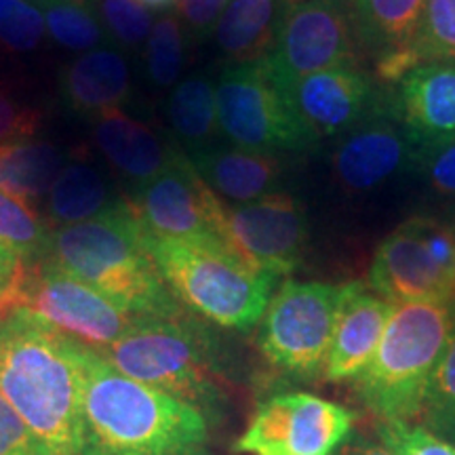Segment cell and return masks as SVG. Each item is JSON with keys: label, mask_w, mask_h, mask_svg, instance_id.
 I'll use <instances>...</instances> for the list:
<instances>
[{"label": "cell", "mask_w": 455, "mask_h": 455, "mask_svg": "<svg viewBox=\"0 0 455 455\" xmlns=\"http://www.w3.org/2000/svg\"><path fill=\"white\" fill-rule=\"evenodd\" d=\"M84 344L17 306L0 318V395L51 455H78Z\"/></svg>", "instance_id": "cell-1"}, {"label": "cell", "mask_w": 455, "mask_h": 455, "mask_svg": "<svg viewBox=\"0 0 455 455\" xmlns=\"http://www.w3.org/2000/svg\"><path fill=\"white\" fill-rule=\"evenodd\" d=\"M203 409L123 375L84 346L78 455H207Z\"/></svg>", "instance_id": "cell-2"}, {"label": "cell", "mask_w": 455, "mask_h": 455, "mask_svg": "<svg viewBox=\"0 0 455 455\" xmlns=\"http://www.w3.org/2000/svg\"><path fill=\"white\" fill-rule=\"evenodd\" d=\"M41 259L87 283L135 316H178L184 312L158 272L146 230L129 201L93 220L51 230Z\"/></svg>", "instance_id": "cell-3"}, {"label": "cell", "mask_w": 455, "mask_h": 455, "mask_svg": "<svg viewBox=\"0 0 455 455\" xmlns=\"http://www.w3.org/2000/svg\"><path fill=\"white\" fill-rule=\"evenodd\" d=\"M152 258L180 304L215 325L249 331L264 316L276 278L218 235L150 238Z\"/></svg>", "instance_id": "cell-4"}, {"label": "cell", "mask_w": 455, "mask_h": 455, "mask_svg": "<svg viewBox=\"0 0 455 455\" xmlns=\"http://www.w3.org/2000/svg\"><path fill=\"white\" fill-rule=\"evenodd\" d=\"M455 333V304H396L371 363L352 379L378 422H415L426 390Z\"/></svg>", "instance_id": "cell-5"}, {"label": "cell", "mask_w": 455, "mask_h": 455, "mask_svg": "<svg viewBox=\"0 0 455 455\" xmlns=\"http://www.w3.org/2000/svg\"><path fill=\"white\" fill-rule=\"evenodd\" d=\"M100 355L135 382L169 392L198 409L218 405L212 338L186 312L141 316L129 333Z\"/></svg>", "instance_id": "cell-6"}, {"label": "cell", "mask_w": 455, "mask_h": 455, "mask_svg": "<svg viewBox=\"0 0 455 455\" xmlns=\"http://www.w3.org/2000/svg\"><path fill=\"white\" fill-rule=\"evenodd\" d=\"M346 284L284 281L261 316L258 346L272 367L299 379L325 375Z\"/></svg>", "instance_id": "cell-7"}, {"label": "cell", "mask_w": 455, "mask_h": 455, "mask_svg": "<svg viewBox=\"0 0 455 455\" xmlns=\"http://www.w3.org/2000/svg\"><path fill=\"white\" fill-rule=\"evenodd\" d=\"M369 289L392 304H455V230L449 221L415 215L379 243Z\"/></svg>", "instance_id": "cell-8"}, {"label": "cell", "mask_w": 455, "mask_h": 455, "mask_svg": "<svg viewBox=\"0 0 455 455\" xmlns=\"http://www.w3.org/2000/svg\"><path fill=\"white\" fill-rule=\"evenodd\" d=\"M215 104L220 131L243 150L275 155L308 150L316 144L264 60L228 66L215 87Z\"/></svg>", "instance_id": "cell-9"}, {"label": "cell", "mask_w": 455, "mask_h": 455, "mask_svg": "<svg viewBox=\"0 0 455 455\" xmlns=\"http://www.w3.org/2000/svg\"><path fill=\"white\" fill-rule=\"evenodd\" d=\"M20 306L95 352L121 339L141 318L47 259L24 264Z\"/></svg>", "instance_id": "cell-10"}, {"label": "cell", "mask_w": 455, "mask_h": 455, "mask_svg": "<svg viewBox=\"0 0 455 455\" xmlns=\"http://www.w3.org/2000/svg\"><path fill=\"white\" fill-rule=\"evenodd\" d=\"M355 413L308 395L283 392L255 409L235 449L249 455H335L350 439Z\"/></svg>", "instance_id": "cell-11"}, {"label": "cell", "mask_w": 455, "mask_h": 455, "mask_svg": "<svg viewBox=\"0 0 455 455\" xmlns=\"http://www.w3.org/2000/svg\"><path fill=\"white\" fill-rule=\"evenodd\" d=\"M356 53L348 0H299L284 11L264 64L278 87L287 89L310 74L356 64Z\"/></svg>", "instance_id": "cell-12"}, {"label": "cell", "mask_w": 455, "mask_h": 455, "mask_svg": "<svg viewBox=\"0 0 455 455\" xmlns=\"http://www.w3.org/2000/svg\"><path fill=\"white\" fill-rule=\"evenodd\" d=\"M129 204L150 238L224 236L226 204L204 184L186 152L158 178L135 188Z\"/></svg>", "instance_id": "cell-13"}, {"label": "cell", "mask_w": 455, "mask_h": 455, "mask_svg": "<svg viewBox=\"0 0 455 455\" xmlns=\"http://www.w3.org/2000/svg\"><path fill=\"white\" fill-rule=\"evenodd\" d=\"M310 226L304 204L275 192L259 201L226 207L224 238L258 270L284 276L304 259Z\"/></svg>", "instance_id": "cell-14"}, {"label": "cell", "mask_w": 455, "mask_h": 455, "mask_svg": "<svg viewBox=\"0 0 455 455\" xmlns=\"http://www.w3.org/2000/svg\"><path fill=\"white\" fill-rule=\"evenodd\" d=\"M283 93L316 141L341 138L390 108L371 76L356 64L310 74Z\"/></svg>", "instance_id": "cell-15"}, {"label": "cell", "mask_w": 455, "mask_h": 455, "mask_svg": "<svg viewBox=\"0 0 455 455\" xmlns=\"http://www.w3.org/2000/svg\"><path fill=\"white\" fill-rule=\"evenodd\" d=\"M419 146L405 124L392 112V104L339 138L333 150V180L348 195H365L415 167Z\"/></svg>", "instance_id": "cell-16"}, {"label": "cell", "mask_w": 455, "mask_h": 455, "mask_svg": "<svg viewBox=\"0 0 455 455\" xmlns=\"http://www.w3.org/2000/svg\"><path fill=\"white\" fill-rule=\"evenodd\" d=\"M396 304L363 283H346L329 348L325 379L348 382L365 369L384 338Z\"/></svg>", "instance_id": "cell-17"}, {"label": "cell", "mask_w": 455, "mask_h": 455, "mask_svg": "<svg viewBox=\"0 0 455 455\" xmlns=\"http://www.w3.org/2000/svg\"><path fill=\"white\" fill-rule=\"evenodd\" d=\"M392 112L419 148L455 138V61H432L396 83Z\"/></svg>", "instance_id": "cell-18"}, {"label": "cell", "mask_w": 455, "mask_h": 455, "mask_svg": "<svg viewBox=\"0 0 455 455\" xmlns=\"http://www.w3.org/2000/svg\"><path fill=\"white\" fill-rule=\"evenodd\" d=\"M91 133L101 155L135 188L158 178L184 152L121 108L91 118Z\"/></svg>", "instance_id": "cell-19"}, {"label": "cell", "mask_w": 455, "mask_h": 455, "mask_svg": "<svg viewBox=\"0 0 455 455\" xmlns=\"http://www.w3.org/2000/svg\"><path fill=\"white\" fill-rule=\"evenodd\" d=\"M188 158L215 195L238 204L275 195L283 180V161L266 152L212 144L192 150Z\"/></svg>", "instance_id": "cell-20"}, {"label": "cell", "mask_w": 455, "mask_h": 455, "mask_svg": "<svg viewBox=\"0 0 455 455\" xmlns=\"http://www.w3.org/2000/svg\"><path fill=\"white\" fill-rule=\"evenodd\" d=\"M60 93L72 112L89 121L104 112L118 110L131 95L127 60L116 49L87 51L61 70Z\"/></svg>", "instance_id": "cell-21"}, {"label": "cell", "mask_w": 455, "mask_h": 455, "mask_svg": "<svg viewBox=\"0 0 455 455\" xmlns=\"http://www.w3.org/2000/svg\"><path fill=\"white\" fill-rule=\"evenodd\" d=\"M287 0H230L221 13L215 38L230 66L255 64L275 49Z\"/></svg>", "instance_id": "cell-22"}, {"label": "cell", "mask_w": 455, "mask_h": 455, "mask_svg": "<svg viewBox=\"0 0 455 455\" xmlns=\"http://www.w3.org/2000/svg\"><path fill=\"white\" fill-rule=\"evenodd\" d=\"M426 0H348V13L358 49L375 61L407 49Z\"/></svg>", "instance_id": "cell-23"}, {"label": "cell", "mask_w": 455, "mask_h": 455, "mask_svg": "<svg viewBox=\"0 0 455 455\" xmlns=\"http://www.w3.org/2000/svg\"><path fill=\"white\" fill-rule=\"evenodd\" d=\"M432 61H455V0H426L409 47L375 61V74L378 81L396 84L413 68Z\"/></svg>", "instance_id": "cell-24"}, {"label": "cell", "mask_w": 455, "mask_h": 455, "mask_svg": "<svg viewBox=\"0 0 455 455\" xmlns=\"http://www.w3.org/2000/svg\"><path fill=\"white\" fill-rule=\"evenodd\" d=\"M123 198H114L110 186L93 164L68 163L49 188L47 212L53 224L70 226L98 218L116 207Z\"/></svg>", "instance_id": "cell-25"}, {"label": "cell", "mask_w": 455, "mask_h": 455, "mask_svg": "<svg viewBox=\"0 0 455 455\" xmlns=\"http://www.w3.org/2000/svg\"><path fill=\"white\" fill-rule=\"evenodd\" d=\"M64 164V155L44 141L21 140L0 146V190L30 207L49 195Z\"/></svg>", "instance_id": "cell-26"}, {"label": "cell", "mask_w": 455, "mask_h": 455, "mask_svg": "<svg viewBox=\"0 0 455 455\" xmlns=\"http://www.w3.org/2000/svg\"><path fill=\"white\" fill-rule=\"evenodd\" d=\"M169 123L173 133L192 150L212 146L218 135V104L215 87L203 74L178 83L167 104Z\"/></svg>", "instance_id": "cell-27"}, {"label": "cell", "mask_w": 455, "mask_h": 455, "mask_svg": "<svg viewBox=\"0 0 455 455\" xmlns=\"http://www.w3.org/2000/svg\"><path fill=\"white\" fill-rule=\"evenodd\" d=\"M49 36L72 51H93L110 43L91 0H38Z\"/></svg>", "instance_id": "cell-28"}, {"label": "cell", "mask_w": 455, "mask_h": 455, "mask_svg": "<svg viewBox=\"0 0 455 455\" xmlns=\"http://www.w3.org/2000/svg\"><path fill=\"white\" fill-rule=\"evenodd\" d=\"M418 424L455 447V333L426 390Z\"/></svg>", "instance_id": "cell-29"}, {"label": "cell", "mask_w": 455, "mask_h": 455, "mask_svg": "<svg viewBox=\"0 0 455 455\" xmlns=\"http://www.w3.org/2000/svg\"><path fill=\"white\" fill-rule=\"evenodd\" d=\"M186 60V28L180 17L164 13L152 26L146 41L148 78L156 87H171L178 83Z\"/></svg>", "instance_id": "cell-30"}, {"label": "cell", "mask_w": 455, "mask_h": 455, "mask_svg": "<svg viewBox=\"0 0 455 455\" xmlns=\"http://www.w3.org/2000/svg\"><path fill=\"white\" fill-rule=\"evenodd\" d=\"M49 232L32 207L0 190V241L13 249L24 264L41 259Z\"/></svg>", "instance_id": "cell-31"}, {"label": "cell", "mask_w": 455, "mask_h": 455, "mask_svg": "<svg viewBox=\"0 0 455 455\" xmlns=\"http://www.w3.org/2000/svg\"><path fill=\"white\" fill-rule=\"evenodd\" d=\"M108 38L124 49H140L150 36L152 13L135 0H91Z\"/></svg>", "instance_id": "cell-32"}, {"label": "cell", "mask_w": 455, "mask_h": 455, "mask_svg": "<svg viewBox=\"0 0 455 455\" xmlns=\"http://www.w3.org/2000/svg\"><path fill=\"white\" fill-rule=\"evenodd\" d=\"M378 439L395 455H455V447L415 422H378Z\"/></svg>", "instance_id": "cell-33"}, {"label": "cell", "mask_w": 455, "mask_h": 455, "mask_svg": "<svg viewBox=\"0 0 455 455\" xmlns=\"http://www.w3.org/2000/svg\"><path fill=\"white\" fill-rule=\"evenodd\" d=\"M415 169L436 195L455 198V138L419 148Z\"/></svg>", "instance_id": "cell-34"}, {"label": "cell", "mask_w": 455, "mask_h": 455, "mask_svg": "<svg viewBox=\"0 0 455 455\" xmlns=\"http://www.w3.org/2000/svg\"><path fill=\"white\" fill-rule=\"evenodd\" d=\"M0 455H51L44 443L0 395Z\"/></svg>", "instance_id": "cell-35"}, {"label": "cell", "mask_w": 455, "mask_h": 455, "mask_svg": "<svg viewBox=\"0 0 455 455\" xmlns=\"http://www.w3.org/2000/svg\"><path fill=\"white\" fill-rule=\"evenodd\" d=\"M44 32H47V26H44L41 9L24 0L13 20L0 30V47L13 53L32 51L41 44Z\"/></svg>", "instance_id": "cell-36"}, {"label": "cell", "mask_w": 455, "mask_h": 455, "mask_svg": "<svg viewBox=\"0 0 455 455\" xmlns=\"http://www.w3.org/2000/svg\"><path fill=\"white\" fill-rule=\"evenodd\" d=\"M41 127V112L0 93V146L32 140Z\"/></svg>", "instance_id": "cell-37"}, {"label": "cell", "mask_w": 455, "mask_h": 455, "mask_svg": "<svg viewBox=\"0 0 455 455\" xmlns=\"http://www.w3.org/2000/svg\"><path fill=\"white\" fill-rule=\"evenodd\" d=\"M230 0H180L178 17L192 38L203 41L215 32L218 21Z\"/></svg>", "instance_id": "cell-38"}, {"label": "cell", "mask_w": 455, "mask_h": 455, "mask_svg": "<svg viewBox=\"0 0 455 455\" xmlns=\"http://www.w3.org/2000/svg\"><path fill=\"white\" fill-rule=\"evenodd\" d=\"M335 455H395L382 441H367V439H348L338 449Z\"/></svg>", "instance_id": "cell-39"}, {"label": "cell", "mask_w": 455, "mask_h": 455, "mask_svg": "<svg viewBox=\"0 0 455 455\" xmlns=\"http://www.w3.org/2000/svg\"><path fill=\"white\" fill-rule=\"evenodd\" d=\"M21 276H24V270H21L17 276L0 278V318L9 315L11 310L20 306Z\"/></svg>", "instance_id": "cell-40"}, {"label": "cell", "mask_w": 455, "mask_h": 455, "mask_svg": "<svg viewBox=\"0 0 455 455\" xmlns=\"http://www.w3.org/2000/svg\"><path fill=\"white\" fill-rule=\"evenodd\" d=\"M21 270H24V259L0 241V278L17 276Z\"/></svg>", "instance_id": "cell-41"}, {"label": "cell", "mask_w": 455, "mask_h": 455, "mask_svg": "<svg viewBox=\"0 0 455 455\" xmlns=\"http://www.w3.org/2000/svg\"><path fill=\"white\" fill-rule=\"evenodd\" d=\"M24 0H0V30L13 20Z\"/></svg>", "instance_id": "cell-42"}, {"label": "cell", "mask_w": 455, "mask_h": 455, "mask_svg": "<svg viewBox=\"0 0 455 455\" xmlns=\"http://www.w3.org/2000/svg\"><path fill=\"white\" fill-rule=\"evenodd\" d=\"M135 3H140L144 9L156 11V13H164V11L178 7L180 0H135Z\"/></svg>", "instance_id": "cell-43"}, {"label": "cell", "mask_w": 455, "mask_h": 455, "mask_svg": "<svg viewBox=\"0 0 455 455\" xmlns=\"http://www.w3.org/2000/svg\"><path fill=\"white\" fill-rule=\"evenodd\" d=\"M449 224H451V228H453V230H455V218H453L451 221H449Z\"/></svg>", "instance_id": "cell-44"}, {"label": "cell", "mask_w": 455, "mask_h": 455, "mask_svg": "<svg viewBox=\"0 0 455 455\" xmlns=\"http://www.w3.org/2000/svg\"><path fill=\"white\" fill-rule=\"evenodd\" d=\"M287 3H289V4H293V3H299V0H287Z\"/></svg>", "instance_id": "cell-45"}]
</instances>
